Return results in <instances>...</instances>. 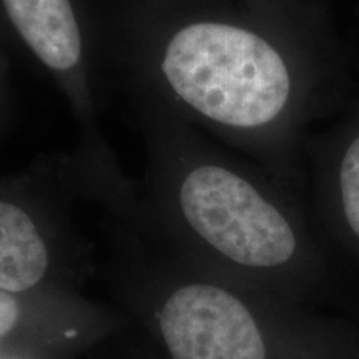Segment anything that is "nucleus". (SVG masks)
I'll list each match as a JSON object with an SVG mask.
<instances>
[{"label":"nucleus","instance_id":"1","mask_svg":"<svg viewBox=\"0 0 359 359\" xmlns=\"http://www.w3.org/2000/svg\"><path fill=\"white\" fill-rule=\"evenodd\" d=\"M98 52L132 102L163 107L298 196L306 127L334 52L271 0H218L127 19Z\"/></svg>","mask_w":359,"mask_h":359},{"label":"nucleus","instance_id":"2","mask_svg":"<svg viewBox=\"0 0 359 359\" xmlns=\"http://www.w3.org/2000/svg\"><path fill=\"white\" fill-rule=\"evenodd\" d=\"M145 145L142 185L155 213L238 271L304 280L316 269L296 195L151 102H133Z\"/></svg>","mask_w":359,"mask_h":359},{"label":"nucleus","instance_id":"3","mask_svg":"<svg viewBox=\"0 0 359 359\" xmlns=\"http://www.w3.org/2000/svg\"><path fill=\"white\" fill-rule=\"evenodd\" d=\"M160 330L173 359H266L257 320L235 291L188 281L160 309Z\"/></svg>","mask_w":359,"mask_h":359},{"label":"nucleus","instance_id":"4","mask_svg":"<svg viewBox=\"0 0 359 359\" xmlns=\"http://www.w3.org/2000/svg\"><path fill=\"white\" fill-rule=\"evenodd\" d=\"M70 185L60 155L0 178V290L25 293L48 278L53 250L47 235V201Z\"/></svg>","mask_w":359,"mask_h":359},{"label":"nucleus","instance_id":"5","mask_svg":"<svg viewBox=\"0 0 359 359\" xmlns=\"http://www.w3.org/2000/svg\"><path fill=\"white\" fill-rule=\"evenodd\" d=\"M304 156L326 223L359 251V102L333 128L308 137Z\"/></svg>","mask_w":359,"mask_h":359},{"label":"nucleus","instance_id":"6","mask_svg":"<svg viewBox=\"0 0 359 359\" xmlns=\"http://www.w3.org/2000/svg\"><path fill=\"white\" fill-rule=\"evenodd\" d=\"M308 29L323 45L334 52V35L331 27L330 6L326 0H271Z\"/></svg>","mask_w":359,"mask_h":359},{"label":"nucleus","instance_id":"7","mask_svg":"<svg viewBox=\"0 0 359 359\" xmlns=\"http://www.w3.org/2000/svg\"><path fill=\"white\" fill-rule=\"evenodd\" d=\"M20 293H8V291L0 290V338L6 336L12 327L17 325L20 318Z\"/></svg>","mask_w":359,"mask_h":359},{"label":"nucleus","instance_id":"8","mask_svg":"<svg viewBox=\"0 0 359 359\" xmlns=\"http://www.w3.org/2000/svg\"><path fill=\"white\" fill-rule=\"evenodd\" d=\"M8 57L7 50L0 42V132L4 130L7 120V109H8Z\"/></svg>","mask_w":359,"mask_h":359}]
</instances>
